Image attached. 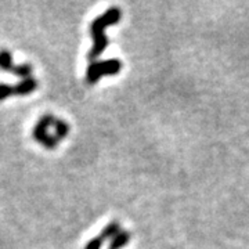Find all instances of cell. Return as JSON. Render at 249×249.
Segmentation results:
<instances>
[{"mask_svg": "<svg viewBox=\"0 0 249 249\" xmlns=\"http://www.w3.org/2000/svg\"><path fill=\"white\" fill-rule=\"evenodd\" d=\"M54 129H55V139L57 140H62L65 139L68 133H70V126L65 121H61V119H55L54 121Z\"/></svg>", "mask_w": 249, "mask_h": 249, "instance_id": "7", "label": "cell"}, {"mask_svg": "<svg viewBox=\"0 0 249 249\" xmlns=\"http://www.w3.org/2000/svg\"><path fill=\"white\" fill-rule=\"evenodd\" d=\"M13 73L17 75L22 79H27L32 75V65L31 64H21V65H14L13 68Z\"/></svg>", "mask_w": 249, "mask_h": 249, "instance_id": "9", "label": "cell"}, {"mask_svg": "<svg viewBox=\"0 0 249 249\" xmlns=\"http://www.w3.org/2000/svg\"><path fill=\"white\" fill-rule=\"evenodd\" d=\"M54 121H55V118L53 115H50V114H46L43 115L39 121H37V124L34 127V139H35L36 142H39L43 147L46 148H49V150H53L57 147V139H55V136H52V134L47 132V129L50 127V126H53Z\"/></svg>", "mask_w": 249, "mask_h": 249, "instance_id": "3", "label": "cell"}, {"mask_svg": "<svg viewBox=\"0 0 249 249\" xmlns=\"http://www.w3.org/2000/svg\"><path fill=\"white\" fill-rule=\"evenodd\" d=\"M13 94H14V88L13 86L4 85V83L0 85V101L4 100V98L10 97V96H13Z\"/></svg>", "mask_w": 249, "mask_h": 249, "instance_id": "10", "label": "cell"}, {"mask_svg": "<svg viewBox=\"0 0 249 249\" xmlns=\"http://www.w3.org/2000/svg\"><path fill=\"white\" fill-rule=\"evenodd\" d=\"M130 241V234L127 231H121L115 238H112L108 249H122L124 245H127Z\"/></svg>", "mask_w": 249, "mask_h": 249, "instance_id": "5", "label": "cell"}, {"mask_svg": "<svg viewBox=\"0 0 249 249\" xmlns=\"http://www.w3.org/2000/svg\"><path fill=\"white\" fill-rule=\"evenodd\" d=\"M14 88V94L16 96H28L31 93H34L37 88V82L35 78L29 76L27 79H22L18 85L13 86Z\"/></svg>", "mask_w": 249, "mask_h": 249, "instance_id": "4", "label": "cell"}, {"mask_svg": "<svg viewBox=\"0 0 249 249\" xmlns=\"http://www.w3.org/2000/svg\"><path fill=\"white\" fill-rule=\"evenodd\" d=\"M122 70V62L115 58L106 60V61H94L90 64L86 71V80L90 85L97 83L101 76L104 75H116Z\"/></svg>", "mask_w": 249, "mask_h": 249, "instance_id": "2", "label": "cell"}, {"mask_svg": "<svg viewBox=\"0 0 249 249\" xmlns=\"http://www.w3.org/2000/svg\"><path fill=\"white\" fill-rule=\"evenodd\" d=\"M122 17V11L118 7L108 9L104 14L97 17L90 25V32L93 37V47L89 52V60L94 62L100 54L108 47V37L106 35V29L111 25H115Z\"/></svg>", "mask_w": 249, "mask_h": 249, "instance_id": "1", "label": "cell"}, {"mask_svg": "<svg viewBox=\"0 0 249 249\" xmlns=\"http://www.w3.org/2000/svg\"><path fill=\"white\" fill-rule=\"evenodd\" d=\"M0 68L3 71H13L14 64H13V55L9 50H0Z\"/></svg>", "mask_w": 249, "mask_h": 249, "instance_id": "8", "label": "cell"}, {"mask_svg": "<svg viewBox=\"0 0 249 249\" xmlns=\"http://www.w3.org/2000/svg\"><path fill=\"white\" fill-rule=\"evenodd\" d=\"M119 232H121V226H119V223L111 222L108 226L104 227V230L101 231L100 237L106 241V240H109V238H115Z\"/></svg>", "mask_w": 249, "mask_h": 249, "instance_id": "6", "label": "cell"}, {"mask_svg": "<svg viewBox=\"0 0 249 249\" xmlns=\"http://www.w3.org/2000/svg\"><path fill=\"white\" fill-rule=\"evenodd\" d=\"M103 242H104V240L98 235V237H94L93 240H90L88 244H86V247H85V249H101V247H103Z\"/></svg>", "mask_w": 249, "mask_h": 249, "instance_id": "11", "label": "cell"}]
</instances>
